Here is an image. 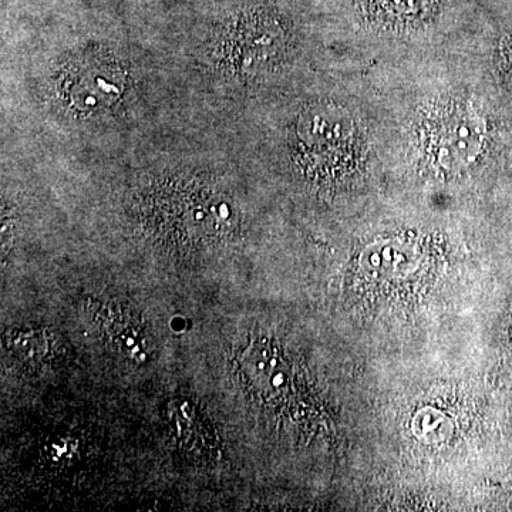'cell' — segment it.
Wrapping results in <instances>:
<instances>
[{"label":"cell","mask_w":512,"mask_h":512,"mask_svg":"<svg viewBox=\"0 0 512 512\" xmlns=\"http://www.w3.org/2000/svg\"><path fill=\"white\" fill-rule=\"evenodd\" d=\"M484 128V121L474 111L448 104L427 124V153L444 167L470 165L483 150Z\"/></svg>","instance_id":"1"},{"label":"cell","mask_w":512,"mask_h":512,"mask_svg":"<svg viewBox=\"0 0 512 512\" xmlns=\"http://www.w3.org/2000/svg\"><path fill=\"white\" fill-rule=\"evenodd\" d=\"M412 430L420 439L439 441L450 433V421L439 410L426 407L414 416Z\"/></svg>","instance_id":"3"},{"label":"cell","mask_w":512,"mask_h":512,"mask_svg":"<svg viewBox=\"0 0 512 512\" xmlns=\"http://www.w3.org/2000/svg\"><path fill=\"white\" fill-rule=\"evenodd\" d=\"M367 16L389 28H414L437 12L441 0H359Z\"/></svg>","instance_id":"2"},{"label":"cell","mask_w":512,"mask_h":512,"mask_svg":"<svg viewBox=\"0 0 512 512\" xmlns=\"http://www.w3.org/2000/svg\"><path fill=\"white\" fill-rule=\"evenodd\" d=\"M511 336H512V333H511Z\"/></svg>","instance_id":"4"}]
</instances>
